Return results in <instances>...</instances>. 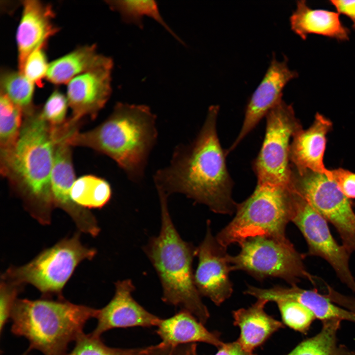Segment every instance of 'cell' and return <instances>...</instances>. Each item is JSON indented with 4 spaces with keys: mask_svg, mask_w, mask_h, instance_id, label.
<instances>
[{
    "mask_svg": "<svg viewBox=\"0 0 355 355\" xmlns=\"http://www.w3.org/2000/svg\"><path fill=\"white\" fill-rule=\"evenodd\" d=\"M156 116L143 105L117 103L110 115L94 129L78 130L68 139L71 146L91 148L113 160L130 180L142 181L156 142Z\"/></svg>",
    "mask_w": 355,
    "mask_h": 355,
    "instance_id": "obj_2",
    "label": "cell"
},
{
    "mask_svg": "<svg viewBox=\"0 0 355 355\" xmlns=\"http://www.w3.org/2000/svg\"><path fill=\"white\" fill-rule=\"evenodd\" d=\"M0 93L6 95L23 113L33 108L34 84L19 71L4 70L0 77Z\"/></svg>",
    "mask_w": 355,
    "mask_h": 355,
    "instance_id": "obj_28",
    "label": "cell"
},
{
    "mask_svg": "<svg viewBox=\"0 0 355 355\" xmlns=\"http://www.w3.org/2000/svg\"><path fill=\"white\" fill-rule=\"evenodd\" d=\"M291 188L335 228L351 254L355 251V212L349 199L324 174L291 168Z\"/></svg>",
    "mask_w": 355,
    "mask_h": 355,
    "instance_id": "obj_10",
    "label": "cell"
},
{
    "mask_svg": "<svg viewBox=\"0 0 355 355\" xmlns=\"http://www.w3.org/2000/svg\"><path fill=\"white\" fill-rule=\"evenodd\" d=\"M106 57L97 52L95 44L78 47L49 64L46 78L54 84H68L99 65Z\"/></svg>",
    "mask_w": 355,
    "mask_h": 355,
    "instance_id": "obj_23",
    "label": "cell"
},
{
    "mask_svg": "<svg viewBox=\"0 0 355 355\" xmlns=\"http://www.w3.org/2000/svg\"><path fill=\"white\" fill-rule=\"evenodd\" d=\"M69 106L67 97L58 90L54 91L46 100L41 114L52 127L64 125L67 121L66 114Z\"/></svg>",
    "mask_w": 355,
    "mask_h": 355,
    "instance_id": "obj_31",
    "label": "cell"
},
{
    "mask_svg": "<svg viewBox=\"0 0 355 355\" xmlns=\"http://www.w3.org/2000/svg\"><path fill=\"white\" fill-rule=\"evenodd\" d=\"M23 9L16 32L18 71L36 49L46 43L58 30L53 22L52 6L37 0L22 1Z\"/></svg>",
    "mask_w": 355,
    "mask_h": 355,
    "instance_id": "obj_17",
    "label": "cell"
},
{
    "mask_svg": "<svg viewBox=\"0 0 355 355\" xmlns=\"http://www.w3.org/2000/svg\"><path fill=\"white\" fill-rule=\"evenodd\" d=\"M111 194L110 185L106 180L93 175H85L75 180L71 197L80 207L98 209L109 202Z\"/></svg>",
    "mask_w": 355,
    "mask_h": 355,
    "instance_id": "obj_25",
    "label": "cell"
},
{
    "mask_svg": "<svg viewBox=\"0 0 355 355\" xmlns=\"http://www.w3.org/2000/svg\"><path fill=\"white\" fill-rule=\"evenodd\" d=\"M22 355H29L27 352H26L25 353L23 354Z\"/></svg>",
    "mask_w": 355,
    "mask_h": 355,
    "instance_id": "obj_39",
    "label": "cell"
},
{
    "mask_svg": "<svg viewBox=\"0 0 355 355\" xmlns=\"http://www.w3.org/2000/svg\"><path fill=\"white\" fill-rule=\"evenodd\" d=\"M23 121L22 109L6 95L0 97V172L5 168L17 144Z\"/></svg>",
    "mask_w": 355,
    "mask_h": 355,
    "instance_id": "obj_24",
    "label": "cell"
},
{
    "mask_svg": "<svg viewBox=\"0 0 355 355\" xmlns=\"http://www.w3.org/2000/svg\"><path fill=\"white\" fill-rule=\"evenodd\" d=\"M327 178L333 180L348 199H355V173L338 168L330 170Z\"/></svg>",
    "mask_w": 355,
    "mask_h": 355,
    "instance_id": "obj_34",
    "label": "cell"
},
{
    "mask_svg": "<svg viewBox=\"0 0 355 355\" xmlns=\"http://www.w3.org/2000/svg\"><path fill=\"white\" fill-rule=\"evenodd\" d=\"M333 355H355V350L351 349L344 345L340 344Z\"/></svg>",
    "mask_w": 355,
    "mask_h": 355,
    "instance_id": "obj_38",
    "label": "cell"
},
{
    "mask_svg": "<svg viewBox=\"0 0 355 355\" xmlns=\"http://www.w3.org/2000/svg\"><path fill=\"white\" fill-rule=\"evenodd\" d=\"M269 301L263 299L257 301L247 308L232 312L234 324L240 329L238 342L246 350L253 353L274 333L284 327V324L265 311Z\"/></svg>",
    "mask_w": 355,
    "mask_h": 355,
    "instance_id": "obj_20",
    "label": "cell"
},
{
    "mask_svg": "<svg viewBox=\"0 0 355 355\" xmlns=\"http://www.w3.org/2000/svg\"><path fill=\"white\" fill-rule=\"evenodd\" d=\"M291 222L298 228L308 247L306 256H318L333 268L340 281L355 293V279L349 266L351 254L332 236L328 222L302 197L294 192Z\"/></svg>",
    "mask_w": 355,
    "mask_h": 355,
    "instance_id": "obj_11",
    "label": "cell"
},
{
    "mask_svg": "<svg viewBox=\"0 0 355 355\" xmlns=\"http://www.w3.org/2000/svg\"><path fill=\"white\" fill-rule=\"evenodd\" d=\"M196 355H198V354H197Z\"/></svg>",
    "mask_w": 355,
    "mask_h": 355,
    "instance_id": "obj_40",
    "label": "cell"
},
{
    "mask_svg": "<svg viewBox=\"0 0 355 355\" xmlns=\"http://www.w3.org/2000/svg\"><path fill=\"white\" fill-rule=\"evenodd\" d=\"M291 30L303 39L310 34H317L345 41L350 31L341 22L339 13L324 9H314L305 0H298L296 8L289 18Z\"/></svg>",
    "mask_w": 355,
    "mask_h": 355,
    "instance_id": "obj_22",
    "label": "cell"
},
{
    "mask_svg": "<svg viewBox=\"0 0 355 355\" xmlns=\"http://www.w3.org/2000/svg\"><path fill=\"white\" fill-rule=\"evenodd\" d=\"M98 312L63 298L56 301L17 299L10 317L11 331L29 340V350H39L44 355H67L69 344L84 333L87 321L96 318Z\"/></svg>",
    "mask_w": 355,
    "mask_h": 355,
    "instance_id": "obj_5",
    "label": "cell"
},
{
    "mask_svg": "<svg viewBox=\"0 0 355 355\" xmlns=\"http://www.w3.org/2000/svg\"><path fill=\"white\" fill-rule=\"evenodd\" d=\"M341 322L339 319L322 322L320 331L301 342L287 355H333Z\"/></svg>",
    "mask_w": 355,
    "mask_h": 355,
    "instance_id": "obj_26",
    "label": "cell"
},
{
    "mask_svg": "<svg viewBox=\"0 0 355 355\" xmlns=\"http://www.w3.org/2000/svg\"><path fill=\"white\" fill-rule=\"evenodd\" d=\"M239 245L240 252L229 257L232 271H244L259 281L278 278L290 285H297L301 279L315 284L316 277L304 263V253L298 251L287 238L258 236Z\"/></svg>",
    "mask_w": 355,
    "mask_h": 355,
    "instance_id": "obj_7",
    "label": "cell"
},
{
    "mask_svg": "<svg viewBox=\"0 0 355 355\" xmlns=\"http://www.w3.org/2000/svg\"><path fill=\"white\" fill-rule=\"evenodd\" d=\"M46 43L36 49L26 59L21 72L38 87L43 86L42 79L46 77L49 64L44 48Z\"/></svg>",
    "mask_w": 355,
    "mask_h": 355,
    "instance_id": "obj_32",
    "label": "cell"
},
{
    "mask_svg": "<svg viewBox=\"0 0 355 355\" xmlns=\"http://www.w3.org/2000/svg\"><path fill=\"white\" fill-rule=\"evenodd\" d=\"M330 2L339 14H344L352 20L353 27L355 29V0H332Z\"/></svg>",
    "mask_w": 355,
    "mask_h": 355,
    "instance_id": "obj_36",
    "label": "cell"
},
{
    "mask_svg": "<svg viewBox=\"0 0 355 355\" xmlns=\"http://www.w3.org/2000/svg\"><path fill=\"white\" fill-rule=\"evenodd\" d=\"M157 327L156 333L162 340L161 343L166 346L202 342L218 348L224 343L220 333L208 330L186 311L180 310L169 318L162 319Z\"/></svg>",
    "mask_w": 355,
    "mask_h": 355,
    "instance_id": "obj_21",
    "label": "cell"
},
{
    "mask_svg": "<svg viewBox=\"0 0 355 355\" xmlns=\"http://www.w3.org/2000/svg\"><path fill=\"white\" fill-rule=\"evenodd\" d=\"M161 210V228L143 248L155 269L163 291L162 301L192 314L205 324L210 317L195 284L192 263L197 248L184 241L172 220L165 194L158 193Z\"/></svg>",
    "mask_w": 355,
    "mask_h": 355,
    "instance_id": "obj_4",
    "label": "cell"
},
{
    "mask_svg": "<svg viewBox=\"0 0 355 355\" xmlns=\"http://www.w3.org/2000/svg\"><path fill=\"white\" fill-rule=\"evenodd\" d=\"M227 248L213 235L208 220L205 237L197 248L198 263L194 278L201 297L209 298L216 306L229 298L233 291L229 276L230 255Z\"/></svg>",
    "mask_w": 355,
    "mask_h": 355,
    "instance_id": "obj_12",
    "label": "cell"
},
{
    "mask_svg": "<svg viewBox=\"0 0 355 355\" xmlns=\"http://www.w3.org/2000/svg\"><path fill=\"white\" fill-rule=\"evenodd\" d=\"M72 351L67 355H142L152 350L154 345L144 348L122 349L109 347L100 336L83 333L75 341Z\"/></svg>",
    "mask_w": 355,
    "mask_h": 355,
    "instance_id": "obj_29",
    "label": "cell"
},
{
    "mask_svg": "<svg viewBox=\"0 0 355 355\" xmlns=\"http://www.w3.org/2000/svg\"><path fill=\"white\" fill-rule=\"evenodd\" d=\"M219 107L209 108L205 121L193 141L176 146L169 164L157 170L153 180L158 192L168 197L180 193L206 205L214 213L231 215L236 203L233 182L217 133Z\"/></svg>",
    "mask_w": 355,
    "mask_h": 355,
    "instance_id": "obj_1",
    "label": "cell"
},
{
    "mask_svg": "<svg viewBox=\"0 0 355 355\" xmlns=\"http://www.w3.org/2000/svg\"><path fill=\"white\" fill-rule=\"evenodd\" d=\"M331 126L329 119L317 113L310 127L301 128L294 134L289 150L292 169L298 173L310 171L328 176L330 170L325 167L323 159L326 135Z\"/></svg>",
    "mask_w": 355,
    "mask_h": 355,
    "instance_id": "obj_18",
    "label": "cell"
},
{
    "mask_svg": "<svg viewBox=\"0 0 355 355\" xmlns=\"http://www.w3.org/2000/svg\"><path fill=\"white\" fill-rule=\"evenodd\" d=\"M265 137L253 162L257 183L290 186V139L301 128L292 106L282 100L266 115Z\"/></svg>",
    "mask_w": 355,
    "mask_h": 355,
    "instance_id": "obj_9",
    "label": "cell"
},
{
    "mask_svg": "<svg viewBox=\"0 0 355 355\" xmlns=\"http://www.w3.org/2000/svg\"><path fill=\"white\" fill-rule=\"evenodd\" d=\"M135 287L129 279L118 281L115 284L113 298L104 307L99 309L98 324L92 332L101 336L112 328L136 326H157L162 319L150 313L133 297Z\"/></svg>",
    "mask_w": 355,
    "mask_h": 355,
    "instance_id": "obj_16",
    "label": "cell"
},
{
    "mask_svg": "<svg viewBox=\"0 0 355 355\" xmlns=\"http://www.w3.org/2000/svg\"><path fill=\"white\" fill-rule=\"evenodd\" d=\"M106 2L112 10L118 12L122 20L143 27L142 20L147 16L156 20L178 41L182 40L171 29L162 17L157 3L154 0H107Z\"/></svg>",
    "mask_w": 355,
    "mask_h": 355,
    "instance_id": "obj_27",
    "label": "cell"
},
{
    "mask_svg": "<svg viewBox=\"0 0 355 355\" xmlns=\"http://www.w3.org/2000/svg\"><path fill=\"white\" fill-rule=\"evenodd\" d=\"M246 293L257 299H263L269 302L282 299L296 301L310 309L316 319L322 322L339 319L355 323V314L334 303L316 288L306 289L297 285L289 287L277 285L271 288H262L250 285Z\"/></svg>",
    "mask_w": 355,
    "mask_h": 355,
    "instance_id": "obj_19",
    "label": "cell"
},
{
    "mask_svg": "<svg viewBox=\"0 0 355 355\" xmlns=\"http://www.w3.org/2000/svg\"><path fill=\"white\" fill-rule=\"evenodd\" d=\"M142 355H180L174 349L157 345L151 351Z\"/></svg>",
    "mask_w": 355,
    "mask_h": 355,
    "instance_id": "obj_37",
    "label": "cell"
},
{
    "mask_svg": "<svg viewBox=\"0 0 355 355\" xmlns=\"http://www.w3.org/2000/svg\"><path fill=\"white\" fill-rule=\"evenodd\" d=\"M55 139L52 127L34 107L23 114L20 134L14 152L1 174L20 193L32 214L48 222L54 206L51 175Z\"/></svg>",
    "mask_w": 355,
    "mask_h": 355,
    "instance_id": "obj_3",
    "label": "cell"
},
{
    "mask_svg": "<svg viewBox=\"0 0 355 355\" xmlns=\"http://www.w3.org/2000/svg\"><path fill=\"white\" fill-rule=\"evenodd\" d=\"M297 76L296 71L288 68L286 58L279 61L273 55L262 80L249 100L242 128L226 151L227 154L234 150L262 118L282 100V91L284 86Z\"/></svg>",
    "mask_w": 355,
    "mask_h": 355,
    "instance_id": "obj_15",
    "label": "cell"
},
{
    "mask_svg": "<svg viewBox=\"0 0 355 355\" xmlns=\"http://www.w3.org/2000/svg\"><path fill=\"white\" fill-rule=\"evenodd\" d=\"M113 61L108 57L91 70L72 79L68 83L67 98L72 110L69 120L78 124L81 119H94L109 99L112 89Z\"/></svg>",
    "mask_w": 355,
    "mask_h": 355,
    "instance_id": "obj_13",
    "label": "cell"
},
{
    "mask_svg": "<svg viewBox=\"0 0 355 355\" xmlns=\"http://www.w3.org/2000/svg\"><path fill=\"white\" fill-rule=\"evenodd\" d=\"M78 234L65 239L45 249L26 264L11 267L2 280L18 285L31 284L44 294L61 295L63 288L76 266L93 258L96 251L83 246Z\"/></svg>",
    "mask_w": 355,
    "mask_h": 355,
    "instance_id": "obj_8",
    "label": "cell"
},
{
    "mask_svg": "<svg viewBox=\"0 0 355 355\" xmlns=\"http://www.w3.org/2000/svg\"><path fill=\"white\" fill-rule=\"evenodd\" d=\"M68 138L64 134L55 137L51 175L53 205L66 211L81 231L93 235L99 230L94 217L85 209L74 204L71 197V189L75 179Z\"/></svg>",
    "mask_w": 355,
    "mask_h": 355,
    "instance_id": "obj_14",
    "label": "cell"
},
{
    "mask_svg": "<svg viewBox=\"0 0 355 355\" xmlns=\"http://www.w3.org/2000/svg\"><path fill=\"white\" fill-rule=\"evenodd\" d=\"M214 355H254L246 350L237 340L236 341L224 343L218 348V351Z\"/></svg>",
    "mask_w": 355,
    "mask_h": 355,
    "instance_id": "obj_35",
    "label": "cell"
},
{
    "mask_svg": "<svg viewBox=\"0 0 355 355\" xmlns=\"http://www.w3.org/2000/svg\"><path fill=\"white\" fill-rule=\"evenodd\" d=\"M20 286L1 280L0 294V332L11 317L12 310L15 303Z\"/></svg>",
    "mask_w": 355,
    "mask_h": 355,
    "instance_id": "obj_33",
    "label": "cell"
},
{
    "mask_svg": "<svg viewBox=\"0 0 355 355\" xmlns=\"http://www.w3.org/2000/svg\"><path fill=\"white\" fill-rule=\"evenodd\" d=\"M283 323L293 330L307 334L316 318L313 312L300 303L290 299L275 302Z\"/></svg>",
    "mask_w": 355,
    "mask_h": 355,
    "instance_id": "obj_30",
    "label": "cell"
},
{
    "mask_svg": "<svg viewBox=\"0 0 355 355\" xmlns=\"http://www.w3.org/2000/svg\"><path fill=\"white\" fill-rule=\"evenodd\" d=\"M294 204L290 186L257 183L253 193L237 204L235 216L215 237L226 248L258 236L286 238L285 229L291 222Z\"/></svg>",
    "mask_w": 355,
    "mask_h": 355,
    "instance_id": "obj_6",
    "label": "cell"
}]
</instances>
